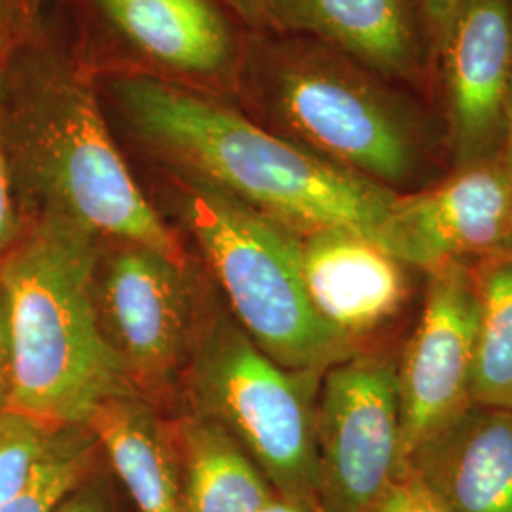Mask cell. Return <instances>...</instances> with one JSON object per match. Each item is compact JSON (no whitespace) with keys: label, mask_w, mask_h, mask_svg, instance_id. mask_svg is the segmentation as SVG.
Masks as SVG:
<instances>
[{"label":"cell","mask_w":512,"mask_h":512,"mask_svg":"<svg viewBox=\"0 0 512 512\" xmlns=\"http://www.w3.org/2000/svg\"><path fill=\"white\" fill-rule=\"evenodd\" d=\"M110 90L137 139L175 175L219 188L300 238L351 232L382 247L395 190L181 82L128 74Z\"/></svg>","instance_id":"obj_1"},{"label":"cell","mask_w":512,"mask_h":512,"mask_svg":"<svg viewBox=\"0 0 512 512\" xmlns=\"http://www.w3.org/2000/svg\"><path fill=\"white\" fill-rule=\"evenodd\" d=\"M4 141L27 226L69 222L186 264L116 147L90 78L73 63L33 55L14 71L6 67Z\"/></svg>","instance_id":"obj_2"},{"label":"cell","mask_w":512,"mask_h":512,"mask_svg":"<svg viewBox=\"0 0 512 512\" xmlns=\"http://www.w3.org/2000/svg\"><path fill=\"white\" fill-rule=\"evenodd\" d=\"M101 243L80 226L40 220L0 262L14 359L12 410L57 427H86L99 404L137 393L99 321Z\"/></svg>","instance_id":"obj_3"},{"label":"cell","mask_w":512,"mask_h":512,"mask_svg":"<svg viewBox=\"0 0 512 512\" xmlns=\"http://www.w3.org/2000/svg\"><path fill=\"white\" fill-rule=\"evenodd\" d=\"M258 95L283 137L332 164L387 188L418 171L420 105L327 44L275 42L260 59Z\"/></svg>","instance_id":"obj_4"},{"label":"cell","mask_w":512,"mask_h":512,"mask_svg":"<svg viewBox=\"0 0 512 512\" xmlns=\"http://www.w3.org/2000/svg\"><path fill=\"white\" fill-rule=\"evenodd\" d=\"M181 213L234 321L277 365L325 372L353 342L327 325L304 287L300 236L209 184L175 175Z\"/></svg>","instance_id":"obj_5"},{"label":"cell","mask_w":512,"mask_h":512,"mask_svg":"<svg viewBox=\"0 0 512 512\" xmlns=\"http://www.w3.org/2000/svg\"><path fill=\"white\" fill-rule=\"evenodd\" d=\"M184 372L192 412L238 440L275 494L317 511L315 406L325 372L277 365L226 313L198 325Z\"/></svg>","instance_id":"obj_6"},{"label":"cell","mask_w":512,"mask_h":512,"mask_svg":"<svg viewBox=\"0 0 512 512\" xmlns=\"http://www.w3.org/2000/svg\"><path fill=\"white\" fill-rule=\"evenodd\" d=\"M319 512H374L404 471L397 368L351 355L325 370L315 406Z\"/></svg>","instance_id":"obj_7"},{"label":"cell","mask_w":512,"mask_h":512,"mask_svg":"<svg viewBox=\"0 0 512 512\" xmlns=\"http://www.w3.org/2000/svg\"><path fill=\"white\" fill-rule=\"evenodd\" d=\"M188 275V264L131 243H114L97 260L101 327L145 399L171 389L188 365L200 325Z\"/></svg>","instance_id":"obj_8"},{"label":"cell","mask_w":512,"mask_h":512,"mask_svg":"<svg viewBox=\"0 0 512 512\" xmlns=\"http://www.w3.org/2000/svg\"><path fill=\"white\" fill-rule=\"evenodd\" d=\"M476 329L475 275L463 262L433 272L420 323L397 368L404 467L473 404Z\"/></svg>","instance_id":"obj_9"},{"label":"cell","mask_w":512,"mask_h":512,"mask_svg":"<svg viewBox=\"0 0 512 512\" xmlns=\"http://www.w3.org/2000/svg\"><path fill=\"white\" fill-rule=\"evenodd\" d=\"M512 243V177L497 162L463 165L446 181L397 194L382 247L429 274Z\"/></svg>","instance_id":"obj_10"},{"label":"cell","mask_w":512,"mask_h":512,"mask_svg":"<svg viewBox=\"0 0 512 512\" xmlns=\"http://www.w3.org/2000/svg\"><path fill=\"white\" fill-rule=\"evenodd\" d=\"M448 133L459 162H484L503 139L512 84V0H461L440 38Z\"/></svg>","instance_id":"obj_11"},{"label":"cell","mask_w":512,"mask_h":512,"mask_svg":"<svg viewBox=\"0 0 512 512\" xmlns=\"http://www.w3.org/2000/svg\"><path fill=\"white\" fill-rule=\"evenodd\" d=\"M266 23L403 86L420 88L433 61L416 0H270Z\"/></svg>","instance_id":"obj_12"},{"label":"cell","mask_w":512,"mask_h":512,"mask_svg":"<svg viewBox=\"0 0 512 512\" xmlns=\"http://www.w3.org/2000/svg\"><path fill=\"white\" fill-rule=\"evenodd\" d=\"M403 266L372 239L351 232L300 238V272L311 306L351 342L399 311L408 293Z\"/></svg>","instance_id":"obj_13"},{"label":"cell","mask_w":512,"mask_h":512,"mask_svg":"<svg viewBox=\"0 0 512 512\" xmlns=\"http://www.w3.org/2000/svg\"><path fill=\"white\" fill-rule=\"evenodd\" d=\"M406 465L450 512H512V410L471 404Z\"/></svg>","instance_id":"obj_14"},{"label":"cell","mask_w":512,"mask_h":512,"mask_svg":"<svg viewBox=\"0 0 512 512\" xmlns=\"http://www.w3.org/2000/svg\"><path fill=\"white\" fill-rule=\"evenodd\" d=\"M110 29L167 73L220 80L234 73L236 38L215 0H95Z\"/></svg>","instance_id":"obj_15"},{"label":"cell","mask_w":512,"mask_h":512,"mask_svg":"<svg viewBox=\"0 0 512 512\" xmlns=\"http://www.w3.org/2000/svg\"><path fill=\"white\" fill-rule=\"evenodd\" d=\"M86 427L135 511L188 512L173 427L160 420L145 397H112L93 410Z\"/></svg>","instance_id":"obj_16"},{"label":"cell","mask_w":512,"mask_h":512,"mask_svg":"<svg viewBox=\"0 0 512 512\" xmlns=\"http://www.w3.org/2000/svg\"><path fill=\"white\" fill-rule=\"evenodd\" d=\"M171 427L188 512H260L277 495L251 456L219 423L190 412Z\"/></svg>","instance_id":"obj_17"},{"label":"cell","mask_w":512,"mask_h":512,"mask_svg":"<svg viewBox=\"0 0 512 512\" xmlns=\"http://www.w3.org/2000/svg\"><path fill=\"white\" fill-rule=\"evenodd\" d=\"M478 283V329L471 399L512 410V255L490 262Z\"/></svg>","instance_id":"obj_18"},{"label":"cell","mask_w":512,"mask_h":512,"mask_svg":"<svg viewBox=\"0 0 512 512\" xmlns=\"http://www.w3.org/2000/svg\"><path fill=\"white\" fill-rule=\"evenodd\" d=\"M101 450L88 427H65L29 484L0 512H52L55 505L99 467Z\"/></svg>","instance_id":"obj_19"},{"label":"cell","mask_w":512,"mask_h":512,"mask_svg":"<svg viewBox=\"0 0 512 512\" xmlns=\"http://www.w3.org/2000/svg\"><path fill=\"white\" fill-rule=\"evenodd\" d=\"M63 429L12 408L0 414V507L29 484Z\"/></svg>","instance_id":"obj_20"},{"label":"cell","mask_w":512,"mask_h":512,"mask_svg":"<svg viewBox=\"0 0 512 512\" xmlns=\"http://www.w3.org/2000/svg\"><path fill=\"white\" fill-rule=\"evenodd\" d=\"M4 97H6V63L0 65V262L16 247L27 230L19 207L16 184L4 141Z\"/></svg>","instance_id":"obj_21"},{"label":"cell","mask_w":512,"mask_h":512,"mask_svg":"<svg viewBox=\"0 0 512 512\" xmlns=\"http://www.w3.org/2000/svg\"><path fill=\"white\" fill-rule=\"evenodd\" d=\"M374 512H450V509L420 473L406 465Z\"/></svg>","instance_id":"obj_22"},{"label":"cell","mask_w":512,"mask_h":512,"mask_svg":"<svg viewBox=\"0 0 512 512\" xmlns=\"http://www.w3.org/2000/svg\"><path fill=\"white\" fill-rule=\"evenodd\" d=\"M52 512H118L114 505V497L110 492L109 480L99 476L95 469L92 475L84 478L78 486H74L65 495Z\"/></svg>","instance_id":"obj_23"},{"label":"cell","mask_w":512,"mask_h":512,"mask_svg":"<svg viewBox=\"0 0 512 512\" xmlns=\"http://www.w3.org/2000/svg\"><path fill=\"white\" fill-rule=\"evenodd\" d=\"M416 4H418V10H420L421 25H423L425 37H427L431 54L435 59L440 38L444 35L454 12L458 10L461 0H416Z\"/></svg>","instance_id":"obj_24"},{"label":"cell","mask_w":512,"mask_h":512,"mask_svg":"<svg viewBox=\"0 0 512 512\" xmlns=\"http://www.w3.org/2000/svg\"><path fill=\"white\" fill-rule=\"evenodd\" d=\"M12 393H14L12 340H10V325H8L4 293L0 287V414L12 408Z\"/></svg>","instance_id":"obj_25"},{"label":"cell","mask_w":512,"mask_h":512,"mask_svg":"<svg viewBox=\"0 0 512 512\" xmlns=\"http://www.w3.org/2000/svg\"><path fill=\"white\" fill-rule=\"evenodd\" d=\"M234 12H238L239 18L247 21L249 25L262 27L266 25V10L270 0H224Z\"/></svg>","instance_id":"obj_26"},{"label":"cell","mask_w":512,"mask_h":512,"mask_svg":"<svg viewBox=\"0 0 512 512\" xmlns=\"http://www.w3.org/2000/svg\"><path fill=\"white\" fill-rule=\"evenodd\" d=\"M497 164L501 165L512 177V84L509 103H507V116H505V131H503V139H501V156H499Z\"/></svg>","instance_id":"obj_27"},{"label":"cell","mask_w":512,"mask_h":512,"mask_svg":"<svg viewBox=\"0 0 512 512\" xmlns=\"http://www.w3.org/2000/svg\"><path fill=\"white\" fill-rule=\"evenodd\" d=\"M260 512H317L315 509H311L304 503H298L293 499H287V497H281V495H275L274 499L262 509Z\"/></svg>","instance_id":"obj_28"},{"label":"cell","mask_w":512,"mask_h":512,"mask_svg":"<svg viewBox=\"0 0 512 512\" xmlns=\"http://www.w3.org/2000/svg\"><path fill=\"white\" fill-rule=\"evenodd\" d=\"M12 6H14V0H0V29L4 31H10Z\"/></svg>","instance_id":"obj_29"},{"label":"cell","mask_w":512,"mask_h":512,"mask_svg":"<svg viewBox=\"0 0 512 512\" xmlns=\"http://www.w3.org/2000/svg\"><path fill=\"white\" fill-rule=\"evenodd\" d=\"M8 37H10V31L0 29V65L4 63L2 59H6V57H4V52H6V48H8Z\"/></svg>","instance_id":"obj_30"},{"label":"cell","mask_w":512,"mask_h":512,"mask_svg":"<svg viewBox=\"0 0 512 512\" xmlns=\"http://www.w3.org/2000/svg\"><path fill=\"white\" fill-rule=\"evenodd\" d=\"M27 2H33V4H35V2H37V0H27Z\"/></svg>","instance_id":"obj_31"}]
</instances>
